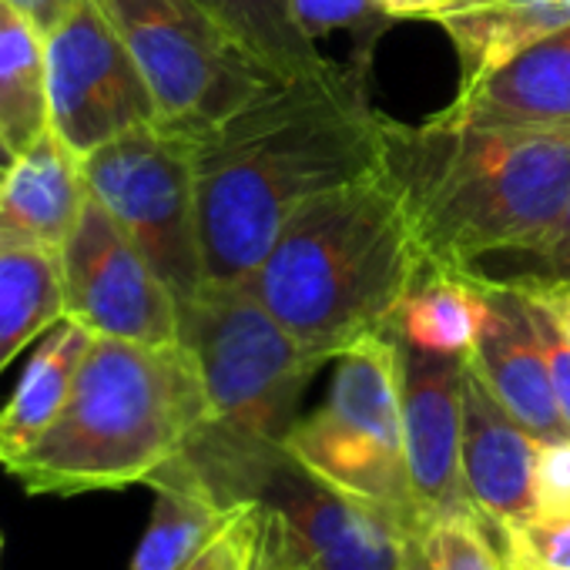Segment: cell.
<instances>
[{
  "label": "cell",
  "mask_w": 570,
  "mask_h": 570,
  "mask_svg": "<svg viewBox=\"0 0 570 570\" xmlns=\"http://www.w3.org/2000/svg\"><path fill=\"white\" fill-rule=\"evenodd\" d=\"M390 125L370 105V78L336 65L275 85L191 141L205 289L245 285L299 205L383 171Z\"/></svg>",
  "instance_id": "6da1fadb"
},
{
  "label": "cell",
  "mask_w": 570,
  "mask_h": 570,
  "mask_svg": "<svg viewBox=\"0 0 570 570\" xmlns=\"http://www.w3.org/2000/svg\"><path fill=\"white\" fill-rule=\"evenodd\" d=\"M393 175L426 268L473 275L490 255H537L570 202V125H390Z\"/></svg>",
  "instance_id": "7a4b0ae2"
},
{
  "label": "cell",
  "mask_w": 570,
  "mask_h": 570,
  "mask_svg": "<svg viewBox=\"0 0 570 570\" xmlns=\"http://www.w3.org/2000/svg\"><path fill=\"white\" fill-rule=\"evenodd\" d=\"M423 268L403 195L383 168L299 205L245 285L326 363L386 333Z\"/></svg>",
  "instance_id": "3957f363"
},
{
  "label": "cell",
  "mask_w": 570,
  "mask_h": 570,
  "mask_svg": "<svg viewBox=\"0 0 570 570\" xmlns=\"http://www.w3.org/2000/svg\"><path fill=\"white\" fill-rule=\"evenodd\" d=\"M205 420V383L181 343L98 336L58 420L4 470L28 493L121 490L148 483Z\"/></svg>",
  "instance_id": "277c9868"
},
{
  "label": "cell",
  "mask_w": 570,
  "mask_h": 570,
  "mask_svg": "<svg viewBox=\"0 0 570 570\" xmlns=\"http://www.w3.org/2000/svg\"><path fill=\"white\" fill-rule=\"evenodd\" d=\"M178 343L202 373L208 423L278 443L299 423L303 393L323 366L248 285L205 289L178 306Z\"/></svg>",
  "instance_id": "5b68a950"
},
{
  "label": "cell",
  "mask_w": 570,
  "mask_h": 570,
  "mask_svg": "<svg viewBox=\"0 0 570 570\" xmlns=\"http://www.w3.org/2000/svg\"><path fill=\"white\" fill-rule=\"evenodd\" d=\"M141 68L158 128L198 141L285 85L198 0H95Z\"/></svg>",
  "instance_id": "8992f818"
},
{
  "label": "cell",
  "mask_w": 570,
  "mask_h": 570,
  "mask_svg": "<svg viewBox=\"0 0 570 570\" xmlns=\"http://www.w3.org/2000/svg\"><path fill=\"white\" fill-rule=\"evenodd\" d=\"M285 446L330 483L390 510L413 537L420 533L406 473L396 346L390 330L336 356L323 406L299 416L285 436Z\"/></svg>",
  "instance_id": "52a82bcc"
},
{
  "label": "cell",
  "mask_w": 570,
  "mask_h": 570,
  "mask_svg": "<svg viewBox=\"0 0 570 570\" xmlns=\"http://www.w3.org/2000/svg\"><path fill=\"white\" fill-rule=\"evenodd\" d=\"M88 191L138 245L178 306L205 293L195 145L161 128L131 131L81 158Z\"/></svg>",
  "instance_id": "ba28073f"
},
{
  "label": "cell",
  "mask_w": 570,
  "mask_h": 570,
  "mask_svg": "<svg viewBox=\"0 0 570 570\" xmlns=\"http://www.w3.org/2000/svg\"><path fill=\"white\" fill-rule=\"evenodd\" d=\"M45 61L48 125L78 158L131 131L158 128L155 95L95 0H81L45 38Z\"/></svg>",
  "instance_id": "9c48e42d"
},
{
  "label": "cell",
  "mask_w": 570,
  "mask_h": 570,
  "mask_svg": "<svg viewBox=\"0 0 570 570\" xmlns=\"http://www.w3.org/2000/svg\"><path fill=\"white\" fill-rule=\"evenodd\" d=\"M58 262L68 320L108 340L178 343V299L95 195Z\"/></svg>",
  "instance_id": "30bf717a"
},
{
  "label": "cell",
  "mask_w": 570,
  "mask_h": 570,
  "mask_svg": "<svg viewBox=\"0 0 570 570\" xmlns=\"http://www.w3.org/2000/svg\"><path fill=\"white\" fill-rule=\"evenodd\" d=\"M390 336L396 346L403 450L420 530L443 517H480L466 497L460 463L466 356L416 350L393 326Z\"/></svg>",
  "instance_id": "8fae6325"
},
{
  "label": "cell",
  "mask_w": 570,
  "mask_h": 570,
  "mask_svg": "<svg viewBox=\"0 0 570 570\" xmlns=\"http://www.w3.org/2000/svg\"><path fill=\"white\" fill-rule=\"evenodd\" d=\"M537 443L490 393L480 373L463 366V483L473 510L493 533L533 517Z\"/></svg>",
  "instance_id": "7c38bea8"
},
{
  "label": "cell",
  "mask_w": 570,
  "mask_h": 570,
  "mask_svg": "<svg viewBox=\"0 0 570 570\" xmlns=\"http://www.w3.org/2000/svg\"><path fill=\"white\" fill-rule=\"evenodd\" d=\"M476 278L483 282V289L490 296V313L487 323L480 326V336L466 363L480 373V380L490 386L500 406L533 440L570 436L520 289L493 275H476Z\"/></svg>",
  "instance_id": "4fadbf2b"
},
{
  "label": "cell",
  "mask_w": 570,
  "mask_h": 570,
  "mask_svg": "<svg viewBox=\"0 0 570 570\" xmlns=\"http://www.w3.org/2000/svg\"><path fill=\"white\" fill-rule=\"evenodd\" d=\"M88 195L81 158L48 128L0 181V248L61 255Z\"/></svg>",
  "instance_id": "5bb4252c"
},
{
  "label": "cell",
  "mask_w": 570,
  "mask_h": 570,
  "mask_svg": "<svg viewBox=\"0 0 570 570\" xmlns=\"http://www.w3.org/2000/svg\"><path fill=\"white\" fill-rule=\"evenodd\" d=\"M473 125H570V24L547 35L510 65L436 111Z\"/></svg>",
  "instance_id": "9a60e30c"
},
{
  "label": "cell",
  "mask_w": 570,
  "mask_h": 570,
  "mask_svg": "<svg viewBox=\"0 0 570 570\" xmlns=\"http://www.w3.org/2000/svg\"><path fill=\"white\" fill-rule=\"evenodd\" d=\"M433 21L460 58L456 91H470L547 35L567 28L570 0H446Z\"/></svg>",
  "instance_id": "2e32d148"
},
{
  "label": "cell",
  "mask_w": 570,
  "mask_h": 570,
  "mask_svg": "<svg viewBox=\"0 0 570 570\" xmlns=\"http://www.w3.org/2000/svg\"><path fill=\"white\" fill-rule=\"evenodd\" d=\"M95 340L91 330L68 316L38 340L11 400L0 406V466L21 456L58 420Z\"/></svg>",
  "instance_id": "e0dca14e"
},
{
  "label": "cell",
  "mask_w": 570,
  "mask_h": 570,
  "mask_svg": "<svg viewBox=\"0 0 570 570\" xmlns=\"http://www.w3.org/2000/svg\"><path fill=\"white\" fill-rule=\"evenodd\" d=\"M487 313L490 296L476 275L423 268L396 313L393 330L416 350L470 356Z\"/></svg>",
  "instance_id": "ac0fdd59"
},
{
  "label": "cell",
  "mask_w": 570,
  "mask_h": 570,
  "mask_svg": "<svg viewBox=\"0 0 570 570\" xmlns=\"http://www.w3.org/2000/svg\"><path fill=\"white\" fill-rule=\"evenodd\" d=\"M198 4L282 81H313L336 68L296 21L293 0H198Z\"/></svg>",
  "instance_id": "d6986e66"
},
{
  "label": "cell",
  "mask_w": 570,
  "mask_h": 570,
  "mask_svg": "<svg viewBox=\"0 0 570 570\" xmlns=\"http://www.w3.org/2000/svg\"><path fill=\"white\" fill-rule=\"evenodd\" d=\"M48 128L45 35L0 0V135L21 155Z\"/></svg>",
  "instance_id": "ffe728a7"
},
{
  "label": "cell",
  "mask_w": 570,
  "mask_h": 570,
  "mask_svg": "<svg viewBox=\"0 0 570 570\" xmlns=\"http://www.w3.org/2000/svg\"><path fill=\"white\" fill-rule=\"evenodd\" d=\"M61 320L65 285L58 255L0 248V373Z\"/></svg>",
  "instance_id": "44dd1931"
},
{
  "label": "cell",
  "mask_w": 570,
  "mask_h": 570,
  "mask_svg": "<svg viewBox=\"0 0 570 570\" xmlns=\"http://www.w3.org/2000/svg\"><path fill=\"white\" fill-rule=\"evenodd\" d=\"M151 490V520L128 570H181L222 530L232 510H222L215 500L191 487L161 483Z\"/></svg>",
  "instance_id": "7402d4cb"
},
{
  "label": "cell",
  "mask_w": 570,
  "mask_h": 570,
  "mask_svg": "<svg viewBox=\"0 0 570 570\" xmlns=\"http://www.w3.org/2000/svg\"><path fill=\"white\" fill-rule=\"evenodd\" d=\"M293 11L313 41L330 35H350L353 38L350 68L370 78L373 51L393 24L380 0H293Z\"/></svg>",
  "instance_id": "603a6c76"
},
{
  "label": "cell",
  "mask_w": 570,
  "mask_h": 570,
  "mask_svg": "<svg viewBox=\"0 0 570 570\" xmlns=\"http://www.w3.org/2000/svg\"><path fill=\"white\" fill-rule=\"evenodd\" d=\"M430 570H507L497 533L483 517H443L416 533Z\"/></svg>",
  "instance_id": "cb8c5ba5"
},
{
  "label": "cell",
  "mask_w": 570,
  "mask_h": 570,
  "mask_svg": "<svg viewBox=\"0 0 570 570\" xmlns=\"http://www.w3.org/2000/svg\"><path fill=\"white\" fill-rule=\"evenodd\" d=\"M507 570H570V513L530 517L497 533Z\"/></svg>",
  "instance_id": "d4e9b609"
},
{
  "label": "cell",
  "mask_w": 570,
  "mask_h": 570,
  "mask_svg": "<svg viewBox=\"0 0 570 570\" xmlns=\"http://www.w3.org/2000/svg\"><path fill=\"white\" fill-rule=\"evenodd\" d=\"M262 560V513L255 503L235 507L222 530L181 570H258Z\"/></svg>",
  "instance_id": "484cf974"
},
{
  "label": "cell",
  "mask_w": 570,
  "mask_h": 570,
  "mask_svg": "<svg viewBox=\"0 0 570 570\" xmlns=\"http://www.w3.org/2000/svg\"><path fill=\"white\" fill-rule=\"evenodd\" d=\"M517 289H520V285H517ZM520 296L527 303V316L533 323V333H537V343H540V353H543V363H547V373H550V386H553L560 416H563V423L570 430V340H567L560 323L550 316V309L537 296H530L527 289H520Z\"/></svg>",
  "instance_id": "4316f807"
},
{
  "label": "cell",
  "mask_w": 570,
  "mask_h": 570,
  "mask_svg": "<svg viewBox=\"0 0 570 570\" xmlns=\"http://www.w3.org/2000/svg\"><path fill=\"white\" fill-rule=\"evenodd\" d=\"M570 513V436L540 440L533 460V517Z\"/></svg>",
  "instance_id": "83f0119b"
},
{
  "label": "cell",
  "mask_w": 570,
  "mask_h": 570,
  "mask_svg": "<svg viewBox=\"0 0 570 570\" xmlns=\"http://www.w3.org/2000/svg\"><path fill=\"white\" fill-rule=\"evenodd\" d=\"M513 278H547V282H570V202L557 222V228L550 232V238L543 242V248L533 255V272L527 275H513Z\"/></svg>",
  "instance_id": "f1b7e54d"
},
{
  "label": "cell",
  "mask_w": 570,
  "mask_h": 570,
  "mask_svg": "<svg viewBox=\"0 0 570 570\" xmlns=\"http://www.w3.org/2000/svg\"><path fill=\"white\" fill-rule=\"evenodd\" d=\"M507 282L520 285V289H527L530 296H537L570 340V282H547V278H507Z\"/></svg>",
  "instance_id": "f546056e"
},
{
  "label": "cell",
  "mask_w": 570,
  "mask_h": 570,
  "mask_svg": "<svg viewBox=\"0 0 570 570\" xmlns=\"http://www.w3.org/2000/svg\"><path fill=\"white\" fill-rule=\"evenodd\" d=\"M11 8H18L45 38L81 4V0H8Z\"/></svg>",
  "instance_id": "4dcf8cb0"
},
{
  "label": "cell",
  "mask_w": 570,
  "mask_h": 570,
  "mask_svg": "<svg viewBox=\"0 0 570 570\" xmlns=\"http://www.w3.org/2000/svg\"><path fill=\"white\" fill-rule=\"evenodd\" d=\"M383 11L400 21V18H410V21H433L436 11L446 4V0H380Z\"/></svg>",
  "instance_id": "1f68e13d"
},
{
  "label": "cell",
  "mask_w": 570,
  "mask_h": 570,
  "mask_svg": "<svg viewBox=\"0 0 570 570\" xmlns=\"http://www.w3.org/2000/svg\"><path fill=\"white\" fill-rule=\"evenodd\" d=\"M18 161V151L8 145V138L4 135H0V181H4L8 178V171H11V165Z\"/></svg>",
  "instance_id": "d6a6232c"
},
{
  "label": "cell",
  "mask_w": 570,
  "mask_h": 570,
  "mask_svg": "<svg viewBox=\"0 0 570 570\" xmlns=\"http://www.w3.org/2000/svg\"><path fill=\"white\" fill-rule=\"evenodd\" d=\"M400 570H430V563H426V557H423V550H420L416 540H413V547H410V553H406V563H403Z\"/></svg>",
  "instance_id": "836d02e7"
},
{
  "label": "cell",
  "mask_w": 570,
  "mask_h": 570,
  "mask_svg": "<svg viewBox=\"0 0 570 570\" xmlns=\"http://www.w3.org/2000/svg\"><path fill=\"white\" fill-rule=\"evenodd\" d=\"M262 570H289V567H262Z\"/></svg>",
  "instance_id": "e575fe53"
},
{
  "label": "cell",
  "mask_w": 570,
  "mask_h": 570,
  "mask_svg": "<svg viewBox=\"0 0 570 570\" xmlns=\"http://www.w3.org/2000/svg\"><path fill=\"white\" fill-rule=\"evenodd\" d=\"M0 553H4V533H0Z\"/></svg>",
  "instance_id": "d590c367"
}]
</instances>
